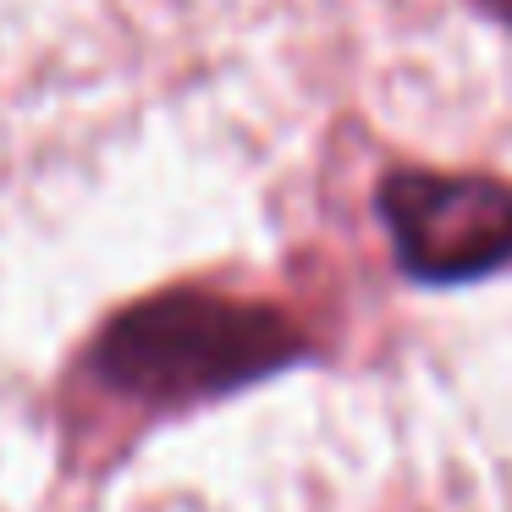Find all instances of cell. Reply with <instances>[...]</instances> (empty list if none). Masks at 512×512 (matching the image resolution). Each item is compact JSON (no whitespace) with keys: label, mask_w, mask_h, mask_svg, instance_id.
Listing matches in <instances>:
<instances>
[{"label":"cell","mask_w":512,"mask_h":512,"mask_svg":"<svg viewBox=\"0 0 512 512\" xmlns=\"http://www.w3.org/2000/svg\"><path fill=\"white\" fill-rule=\"evenodd\" d=\"M314 358V336L270 298L171 281L122 303L83 347V380L138 419L215 408Z\"/></svg>","instance_id":"cell-1"},{"label":"cell","mask_w":512,"mask_h":512,"mask_svg":"<svg viewBox=\"0 0 512 512\" xmlns=\"http://www.w3.org/2000/svg\"><path fill=\"white\" fill-rule=\"evenodd\" d=\"M375 221L413 287H474L512 270V182L485 171L391 166L375 182Z\"/></svg>","instance_id":"cell-2"},{"label":"cell","mask_w":512,"mask_h":512,"mask_svg":"<svg viewBox=\"0 0 512 512\" xmlns=\"http://www.w3.org/2000/svg\"><path fill=\"white\" fill-rule=\"evenodd\" d=\"M474 6L490 17V23H501V28L512 34V0H474Z\"/></svg>","instance_id":"cell-3"}]
</instances>
